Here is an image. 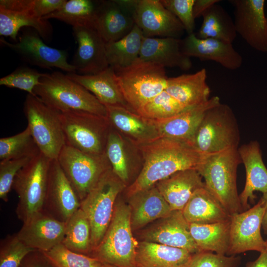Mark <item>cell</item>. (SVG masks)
Segmentation results:
<instances>
[{
	"label": "cell",
	"instance_id": "obj_48",
	"mask_svg": "<svg viewBox=\"0 0 267 267\" xmlns=\"http://www.w3.org/2000/svg\"><path fill=\"white\" fill-rule=\"evenodd\" d=\"M19 267H53L44 253L35 250L28 254Z\"/></svg>",
	"mask_w": 267,
	"mask_h": 267
},
{
	"label": "cell",
	"instance_id": "obj_15",
	"mask_svg": "<svg viewBox=\"0 0 267 267\" xmlns=\"http://www.w3.org/2000/svg\"><path fill=\"white\" fill-rule=\"evenodd\" d=\"M237 34L256 50L267 52V17L265 0H232Z\"/></svg>",
	"mask_w": 267,
	"mask_h": 267
},
{
	"label": "cell",
	"instance_id": "obj_46",
	"mask_svg": "<svg viewBox=\"0 0 267 267\" xmlns=\"http://www.w3.org/2000/svg\"><path fill=\"white\" fill-rule=\"evenodd\" d=\"M195 0H160L163 5L181 23L188 35L195 28L193 6Z\"/></svg>",
	"mask_w": 267,
	"mask_h": 267
},
{
	"label": "cell",
	"instance_id": "obj_6",
	"mask_svg": "<svg viewBox=\"0 0 267 267\" xmlns=\"http://www.w3.org/2000/svg\"><path fill=\"white\" fill-rule=\"evenodd\" d=\"M114 70L127 105L135 112L167 87L165 68L154 63L138 59L128 67Z\"/></svg>",
	"mask_w": 267,
	"mask_h": 267
},
{
	"label": "cell",
	"instance_id": "obj_8",
	"mask_svg": "<svg viewBox=\"0 0 267 267\" xmlns=\"http://www.w3.org/2000/svg\"><path fill=\"white\" fill-rule=\"evenodd\" d=\"M125 187L111 167L81 201L91 227V252L101 242L111 222L117 198Z\"/></svg>",
	"mask_w": 267,
	"mask_h": 267
},
{
	"label": "cell",
	"instance_id": "obj_13",
	"mask_svg": "<svg viewBox=\"0 0 267 267\" xmlns=\"http://www.w3.org/2000/svg\"><path fill=\"white\" fill-rule=\"evenodd\" d=\"M265 204L261 199L252 208L230 216V246L228 256L249 251L260 253L267 248L261 228Z\"/></svg>",
	"mask_w": 267,
	"mask_h": 267
},
{
	"label": "cell",
	"instance_id": "obj_35",
	"mask_svg": "<svg viewBox=\"0 0 267 267\" xmlns=\"http://www.w3.org/2000/svg\"><path fill=\"white\" fill-rule=\"evenodd\" d=\"M203 22L196 36L232 43L237 33L234 21L220 5L215 4L203 15Z\"/></svg>",
	"mask_w": 267,
	"mask_h": 267
},
{
	"label": "cell",
	"instance_id": "obj_51",
	"mask_svg": "<svg viewBox=\"0 0 267 267\" xmlns=\"http://www.w3.org/2000/svg\"><path fill=\"white\" fill-rule=\"evenodd\" d=\"M265 204V210L262 220V226L264 233L267 235V191L263 193L261 197Z\"/></svg>",
	"mask_w": 267,
	"mask_h": 267
},
{
	"label": "cell",
	"instance_id": "obj_18",
	"mask_svg": "<svg viewBox=\"0 0 267 267\" xmlns=\"http://www.w3.org/2000/svg\"><path fill=\"white\" fill-rule=\"evenodd\" d=\"M23 223L16 235L25 245L33 249L47 252L63 242L66 222L44 211Z\"/></svg>",
	"mask_w": 267,
	"mask_h": 267
},
{
	"label": "cell",
	"instance_id": "obj_34",
	"mask_svg": "<svg viewBox=\"0 0 267 267\" xmlns=\"http://www.w3.org/2000/svg\"><path fill=\"white\" fill-rule=\"evenodd\" d=\"M144 36L134 25L123 38L106 43V56L109 66L114 70L128 67L139 59Z\"/></svg>",
	"mask_w": 267,
	"mask_h": 267
},
{
	"label": "cell",
	"instance_id": "obj_29",
	"mask_svg": "<svg viewBox=\"0 0 267 267\" xmlns=\"http://www.w3.org/2000/svg\"><path fill=\"white\" fill-rule=\"evenodd\" d=\"M66 75L93 94L104 105L129 108L122 93L115 71L112 67L109 66L93 75L67 73Z\"/></svg>",
	"mask_w": 267,
	"mask_h": 267
},
{
	"label": "cell",
	"instance_id": "obj_38",
	"mask_svg": "<svg viewBox=\"0 0 267 267\" xmlns=\"http://www.w3.org/2000/svg\"><path fill=\"white\" fill-rule=\"evenodd\" d=\"M41 152L28 127L15 135L0 139V160L34 157Z\"/></svg>",
	"mask_w": 267,
	"mask_h": 267
},
{
	"label": "cell",
	"instance_id": "obj_2",
	"mask_svg": "<svg viewBox=\"0 0 267 267\" xmlns=\"http://www.w3.org/2000/svg\"><path fill=\"white\" fill-rule=\"evenodd\" d=\"M34 92L59 112H83L107 117L105 105L84 87L60 72L45 73Z\"/></svg>",
	"mask_w": 267,
	"mask_h": 267
},
{
	"label": "cell",
	"instance_id": "obj_41",
	"mask_svg": "<svg viewBox=\"0 0 267 267\" xmlns=\"http://www.w3.org/2000/svg\"><path fill=\"white\" fill-rule=\"evenodd\" d=\"M105 154L116 175L126 183L129 178V165L124 140L120 134L110 131L105 147Z\"/></svg>",
	"mask_w": 267,
	"mask_h": 267
},
{
	"label": "cell",
	"instance_id": "obj_19",
	"mask_svg": "<svg viewBox=\"0 0 267 267\" xmlns=\"http://www.w3.org/2000/svg\"><path fill=\"white\" fill-rule=\"evenodd\" d=\"M143 233L144 241L182 248L194 254L201 252L190 233L181 210H173Z\"/></svg>",
	"mask_w": 267,
	"mask_h": 267
},
{
	"label": "cell",
	"instance_id": "obj_9",
	"mask_svg": "<svg viewBox=\"0 0 267 267\" xmlns=\"http://www.w3.org/2000/svg\"><path fill=\"white\" fill-rule=\"evenodd\" d=\"M23 111L40 151L51 160L57 159L66 144L60 112L30 94L26 97Z\"/></svg>",
	"mask_w": 267,
	"mask_h": 267
},
{
	"label": "cell",
	"instance_id": "obj_1",
	"mask_svg": "<svg viewBox=\"0 0 267 267\" xmlns=\"http://www.w3.org/2000/svg\"><path fill=\"white\" fill-rule=\"evenodd\" d=\"M137 145L144 164L139 175L128 189L129 196L178 171L197 169L204 157L188 142L166 138L159 137Z\"/></svg>",
	"mask_w": 267,
	"mask_h": 267
},
{
	"label": "cell",
	"instance_id": "obj_25",
	"mask_svg": "<svg viewBox=\"0 0 267 267\" xmlns=\"http://www.w3.org/2000/svg\"><path fill=\"white\" fill-rule=\"evenodd\" d=\"M110 124L129 137L136 144L160 137L153 121L131 109L117 105H105Z\"/></svg>",
	"mask_w": 267,
	"mask_h": 267
},
{
	"label": "cell",
	"instance_id": "obj_50",
	"mask_svg": "<svg viewBox=\"0 0 267 267\" xmlns=\"http://www.w3.org/2000/svg\"><path fill=\"white\" fill-rule=\"evenodd\" d=\"M246 267H267V248L260 253L256 260L248 262Z\"/></svg>",
	"mask_w": 267,
	"mask_h": 267
},
{
	"label": "cell",
	"instance_id": "obj_52",
	"mask_svg": "<svg viewBox=\"0 0 267 267\" xmlns=\"http://www.w3.org/2000/svg\"><path fill=\"white\" fill-rule=\"evenodd\" d=\"M100 267H117L103 262V263L102 264V265L100 266Z\"/></svg>",
	"mask_w": 267,
	"mask_h": 267
},
{
	"label": "cell",
	"instance_id": "obj_53",
	"mask_svg": "<svg viewBox=\"0 0 267 267\" xmlns=\"http://www.w3.org/2000/svg\"><path fill=\"white\" fill-rule=\"evenodd\" d=\"M266 243H267V240H266Z\"/></svg>",
	"mask_w": 267,
	"mask_h": 267
},
{
	"label": "cell",
	"instance_id": "obj_47",
	"mask_svg": "<svg viewBox=\"0 0 267 267\" xmlns=\"http://www.w3.org/2000/svg\"><path fill=\"white\" fill-rule=\"evenodd\" d=\"M241 258L202 251L193 255L188 267H239Z\"/></svg>",
	"mask_w": 267,
	"mask_h": 267
},
{
	"label": "cell",
	"instance_id": "obj_23",
	"mask_svg": "<svg viewBox=\"0 0 267 267\" xmlns=\"http://www.w3.org/2000/svg\"><path fill=\"white\" fill-rule=\"evenodd\" d=\"M139 59L184 71L192 65L190 57L182 51L181 40L175 38L144 37Z\"/></svg>",
	"mask_w": 267,
	"mask_h": 267
},
{
	"label": "cell",
	"instance_id": "obj_37",
	"mask_svg": "<svg viewBox=\"0 0 267 267\" xmlns=\"http://www.w3.org/2000/svg\"><path fill=\"white\" fill-rule=\"evenodd\" d=\"M75 252L85 254L91 252V227L85 212L79 208L66 222L62 243Z\"/></svg>",
	"mask_w": 267,
	"mask_h": 267
},
{
	"label": "cell",
	"instance_id": "obj_17",
	"mask_svg": "<svg viewBox=\"0 0 267 267\" xmlns=\"http://www.w3.org/2000/svg\"><path fill=\"white\" fill-rule=\"evenodd\" d=\"M73 34L78 48L72 64L78 74L93 75L109 65L107 61L106 42L92 26L73 27Z\"/></svg>",
	"mask_w": 267,
	"mask_h": 267
},
{
	"label": "cell",
	"instance_id": "obj_12",
	"mask_svg": "<svg viewBox=\"0 0 267 267\" xmlns=\"http://www.w3.org/2000/svg\"><path fill=\"white\" fill-rule=\"evenodd\" d=\"M42 39L35 29L30 28L24 30L14 43H9L3 38H0V42L31 64L45 69L54 67L67 73H76L75 67L67 61L65 50L51 47Z\"/></svg>",
	"mask_w": 267,
	"mask_h": 267
},
{
	"label": "cell",
	"instance_id": "obj_28",
	"mask_svg": "<svg viewBox=\"0 0 267 267\" xmlns=\"http://www.w3.org/2000/svg\"><path fill=\"white\" fill-rule=\"evenodd\" d=\"M205 68L192 74L168 78L165 91L187 108L204 103L211 98Z\"/></svg>",
	"mask_w": 267,
	"mask_h": 267
},
{
	"label": "cell",
	"instance_id": "obj_5",
	"mask_svg": "<svg viewBox=\"0 0 267 267\" xmlns=\"http://www.w3.org/2000/svg\"><path fill=\"white\" fill-rule=\"evenodd\" d=\"M132 230L130 205L116 201L110 224L101 242L92 251L93 257L117 267H136L138 243Z\"/></svg>",
	"mask_w": 267,
	"mask_h": 267
},
{
	"label": "cell",
	"instance_id": "obj_31",
	"mask_svg": "<svg viewBox=\"0 0 267 267\" xmlns=\"http://www.w3.org/2000/svg\"><path fill=\"white\" fill-rule=\"evenodd\" d=\"M188 223H212L230 220L231 215L205 187L196 190L182 210Z\"/></svg>",
	"mask_w": 267,
	"mask_h": 267
},
{
	"label": "cell",
	"instance_id": "obj_11",
	"mask_svg": "<svg viewBox=\"0 0 267 267\" xmlns=\"http://www.w3.org/2000/svg\"><path fill=\"white\" fill-rule=\"evenodd\" d=\"M57 159L80 201L111 167L105 153H87L67 144Z\"/></svg>",
	"mask_w": 267,
	"mask_h": 267
},
{
	"label": "cell",
	"instance_id": "obj_16",
	"mask_svg": "<svg viewBox=\"0 0 267 267\" xmlns=\"http://www.w3.org/2000/svg\"><path fill=\"white\" fill-rule=\"evenodd\" d=\"M81 206V201L57 159L51 160L44 211L66 222Z\"/></svg>",
	"mask_w": 267,
	"mask_h": 267
},
{
	"label": "cell",
	"instance_id": "obj_3",
	"mask_svg": "<svg viewBox=\"0 0 267 267\" xmlns=\"http://www.w3.org/2000/svg\"><path fill=\"white\" fill-rule=\"evenodd\" d=\"M238 148L205 156L196 169L205 187L230 215L244 211L237 187V168L242 163Z\"/></svg>",
	"mask_w": 267,
	"mask_h": 267
},
{
	"label": "cell",
	"instance_id": "obj_10",
	"mask_svg": "<svg viewBox=\"0 0 267 267\" xmlns=\"http://www.w3.org/2000/svg\"><path fill=\"white\" fill-rule=\"evenodd\" d=\"M66 144L81 151L105 153L110 131L107 117L83 112H60Z\"/></svg>",
	"mask_w": 267,
	"mask_h": 267
},
{
	"label": "cell",
	"instance_id": "obj_26",
	"mask_svg": "<svg viewBox=\"0 0 267 267\" xmlns=\"http://www.w3.org/2000/svg\"><path fill=\"white\" fill-rule=\"evenodd\" d=\"M129 197L133 230L139 229L155 220L163 218L172 211L155 185Z\"/></svg>",
	"mask_w": 267,
	"mask_h": 267
},
{
	"label": "cell",
	"instance_id": "obj_24",
	"mask_svg": "<svg viewBox=\"0 0 267 267\" xmlns=\"http://www.w3.org/2000/svg\"><path fill=\"white\" fill-rule=\"evenodd\" d=\"M134 25L132 14L117 0L100 1L94 27L106 43L123 38L131 31Z\"/></svg>",
	"mask_w": 267,
	"mask_h": 267
},
{
	"label": "cell",
	"instance_id": "obj_21",
	"mask_svg": "<svg viewBox=\"0 0 267 267\" xmlns=\"http://www.w3.org/2000/svg\"><path fill=\"white\" fill-rule=\"evenodd\" d=\"M220 103L219 97L214 96L207 102L189 107L172 117L151 120L156 126L160 137L188 142L206 112Z\"/></svg>",
	"mask_w": 267,
	"mask_h": 267
},
{
	"label": "cell",
	"instance_id": "obj_36",
	"mask_svg": "<svg viewBox=\"0 0 267 267\" xmlns=\"http://www.w3.org/2000/svg\"><path fill=\"white\" fill-rule=\"evenodd\" d=\"M100 1L92 0H69L58 10L43 17L55 19L72 27L92 26Z\"/></svg>",
	"mask_w": 267,
	"mask_h": 267
},
{
	"label": "cell",
	"instance_id": "obj_49",
	"mask_svg": "<svg viewBox=\"0 0 267 267\" xmlns=\"http://www.w3.org/2000/svg\"><path fill=\"white\" fill-rule=\"evenodd\" d=\"M220 1V0H195L193 6V14L195 19L202 16L209 8Z\"/></svg>",
	"mask_w": 267,
	"mask_h": 267
},
{
	"label": "cell",
	"instance_id": "obj_20",
	"mask_svg": "<svg viewBox=\"0 0 267 267\" xmlns=\"http://www.w3.org/2000/svg\"><path fill=\"white\" fill-rule=\"evenodd\" d=\"M181 50L189 57L213 61L230 70L239 69L243 63L241 55L232 43L215 39H200L195 33L188 35L181 40Z\"/></svg>",
	"mask_w": 267,
	"mask_h": 267
},
{
	"label": "cell",
	"instance_id": "obj_42",
	"mask_svg": "<svg viewBox=\"0 0 267 267\" xmlns=\"http://www.w3.org/2000/svg\"><path fill=\"white\" fill-rule=\"evenodd\" d=\"M66 0H0V6L6 9L23 10L39 18L60 9Z\"/></svg>",
	"mask_w": 267,
	"mask_h": 267
},
{
	"label": "cell",
	"instance_id": "obj_14",
	"mask_svg": "<svg viewBox=\"0 0 267 267\" xmlns=\"http://www.w3.org/2000/svg\"><path fill=\"white\" fill-rule=\"evenodd\" d=\"M132 15L145 37L179 39L185 31L180 21L160 0H135Z\"/></svg>",
	"mask_w": 267,
	"mask_h": 267
},
{
	"label": "cell",
	"instance_id": "obj_32",
	"mask_svg": "<svg viewBox=\"0 0 267 267\" xmlns=\"http://www.w3.org/2000/svg\"><path fill=\"white\" fill-rule=\"evenodd\" d=\"M191 236L200 251L227 255L230 246V219L212 223H189Z\"/></svg>",
	"mask_w": 267,
	"mask_h": 267
},
{
	"label": "cell",
	"instance_id": "obj_4",
	"mask_svg": "<svg viewBox=\"0 0 267 267\" xmlns=\"http://www.w3.org/2000/svg\"><path fill=\"white\" fill-rule=\"evenodd\" d=\"M240 140L239 128L233 110L229 105L220 103L206 112L188 143L205 156L238 148Z\"/></svg>",
	"mask_w": 267,
	"mask_h": 267
},
{
	"label": "cell",
	"instance_id": "obj_44",
	"mask_svg": "<svg viewBox=\"0 0 267 267\" xmlns=\"http://www.w3.org/2000/svg\"><path fill=\"white\" fill-rule=\"evenodd\" d=\"M44 74L27 67H20L0 78V85L18 89L35 95L34 89Z\"/></svg>",
	"mask_w": 267,
	"mask_h": 267
},
{
	"label": "cell",
	"instance_id": "obj_33",
	"mask_svg": "<svg viewBox=\"0 0 267 267\" xmlns=\"http://www.w3.org/2000/svg\"><path fill=\"white\" fill-rule=\"evenodd\" d=\"M28 27L35 29L44 41L51 37L53 29L48 20L39 18L23 10H10L0 7V35L9 37L15 42L20 29Z\"/></svg>",
	"mask_w": 267,
	"mask_h": 267
},
{
	"label": "cell",
	"instance_id": "obj_40",
	"mask_svg": "<svg viewBox=\"0 0 267 267\" xmlns=\"http://www.w3.org/2000/svg\"><path fill=\"white\" fill-rule=\"evenodd\" d=\"M187 108L164 90L136 113L149 119L158 120L172 117Z\"/></svg>",
	"mask_w": 267,
	"mask_h": 267
},
{
	"label": "cell",
	"instance_id": "obj_30",
	"mask_svg": "<svg viewBox=\"0 0 267 267\" xmlns=\"http://www.w3.org/2000/svg\"><path fill=\"white\" fill-rule=\"evenodd\" d=\"M193 255L182 248L143 241L138 245L136 267H188Z\"/></svg>",
	"mask_w": 267,
	"mask_h": 267
},
{
	"label": "cell",
	"instance_id": "obj_7",
	"mask_svg": "<svg viewBox=\"0 0 267 267\" xmlns=\"http://www.w3.org/2000/svg\"><path fill=\"white\" fill-rule=\"evenodd\" d=\"M51 161L40 152L14 178L12 189L18 197L16 213L23 223L44 211Z\"/></svg>",
	"mask_w": 267,
	"mask_h": 267
},
{
	"label": "cell",
	"instance_id": "obj_27",
	"mask_svg": "<svg viewBox=\"0 0 267 267\" xmlns=\"http://www.w3.org/2000/svg\"><path fill=\"white\" fill-rule=\"evenodd\" d=\"M155 185L172 211H182L194 192L205 183L196 169H189L178 171Z\"/></svg>",
	"mask_w": 267,
	"mask_h": 267
},
{
	"label": "cell",
	"instance_id": "obj_45",
	"mask_svg": "<svg viewBox=\"0 0 267 267\" xmlns=\"http://www.w3.org/2000/svg\"><path fill=\"white\" fill-rule=\"evenodd\" d=\"M33 158L23 157L0 161V198L1 200L4 202L8 201V194L12 188L16 176Z\"/></svg>",
	"mask_w": 267,
	"mask_h": 267
},
{
	"label": "cell",
	"instance_id": "obj_43",
	"mask_svg": "<svg viewBox=\"0 0 267 267\" xmlns=\"http://www.w3.org/2000/svg\"><path fill=\"white\" fill-rule=\"evenodd\" d=\"M35 250L25 245L16 233L0 241V267H19L26 256Z\"/></svg>",
	"mask_w": 267,
	"mask_h": 267
},
{
	"label": "cell",
	"instance_id": "obj_22",
	"mask_svg": "<svg viewBox=\"0 0 267 267\" xmlns=\"http://www.w3.org/2000/svg\"><path fill=\"white\" fill-rule=\"evenodd\" d=\"M246 172V181L239 198L244 211L249 209V202L254 203L255 191H267V168L265 165L261 146L257 140H251L238 148Z\"/></svg>",
	"mask_w": 267,
	"mask_h": 267
},
{
	"label": "cell",
	"instance_id": "obj_39",
	"mask_svg": "<svg viewBox=\"0 0 267 267\" xmlns=\"http://www.w3.org/2000/svg\"><path fill=\"white\" fill-rule=\"evenodd\" d=\"M53 267H100L98 259L75 252L61 243L47 252H43Z\"/></svg>",
	"mask_w": 267,
	"mask_h": 267
}]
</instances>
